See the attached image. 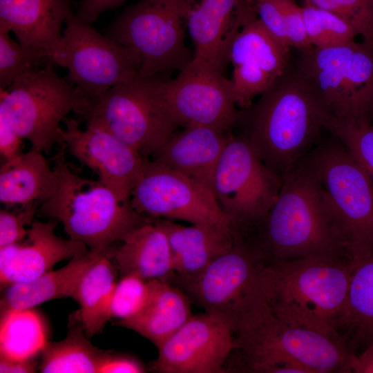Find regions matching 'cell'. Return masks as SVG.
I'll list each match as a JSON object with an SVG mask.
<instances>
[{"label":"cell","instance_id":"obj_45","mask_svg":"<svg viewBox=\"0 0 373 373\" xmlns=\"http://www.w3.org/2000/svg\"><path fill=\"white\" fill-rule=\"evenodd\" d=\"M372 122L373 123V117H372Z\"/></svg>","mask_w":373,"mask_h":373},{"label":"cell","instance_id":"obj_23","mask_svg":"<svg viewBox=\"0 0 373 373\" xmlns=\"http://www.w3.org/2000/svg\"><path fill=\"white\" fill-rule=\"evenodd\" d=\"M246 0H199L194 3L186 25L195 46L193 58L224 72L228 48L241 25L240 8Z\"/></svg>","mask_w":373,"mask_h":373},{"label":"cell","instance_id":"obj_18","mask_svg":"<svg viewBox=\"0 0 373 373\" xmlns=\"http://www.w3.org/2000/svg\"><path fill=\"white\" fill-rule=\"evenodd\" d=\"M81 120L68 117L64 119L61 135L66 149L119 198L131 200L142 173L143 157L104 129L93 126L82 129Z\"/></svg>","mask_w":373,"mask_h":373},{"label":"cell","instance_id":"obj_37","mask_svg":"<svg viewBox=\"0 0 373 373\" xmlns=\"http://www.w3.org/2000/svg\"><path fill=\"white\" fill-rule=\"evenodd\" d=\"M38 207L1 208L0 210V247L21 242L28 234L26 226L31 225Z\"/></svg>","mask_w":373,"mask_h":373},{"label":"cell","instance_id":"obj_14","mask_svg":"<svg viewBox=\"0 0 373 373\" xmlns=\"http://www.w3.org/2000/svg\"><path fill=\"white\" fill-rule=\"evenodd\" d=\"M131 202L135 211L153 218L226 229L235 227L211 189L149 157H143L142 173Z\"/></svg>","mask_w":373,"mask_h":373},{"label":"cell","instance_id":"obj_33","mask_svg":"<svg viewBox=\"0 0 373 373\" xmlns=\"http://www.w3.org/2000/svg\"><path fill=\"white\" fill-rule=\"evenodd\" d=\"M324 127L343 144L373 183V123L325 117Z\"/></svg>","mask_w":373,"mask_h":373},{"label":"cell","instance_id":"obj_6","mask_svg":"<svg viewBox=\"0 0 373 373\" xmlns=\"http://www.w3.org/2000/svg\"><path fill=\"white\" fill-rule=\"evenodd\" d=\"M347 341L285 323L271 314L235 336L231 370L256 373L350 372L355 354ZM232 351V352H233Z\"/></svg>","mask_w":373,"mask_h":373},{"label":"cell","instance_id":"obj_21","mask_svg":"<svg viewBox=\"0 0 373 373\" xmlns=\"http://www.w3.org/2000/svg\"><path fill=\"white\" fill-rule=\"evenodd\" d=\"M230 133L205 126L183 128L149 157L212 190L215 171Z\"/></svg>","mask_w":373,"mask_h":373},{"label":"cell","instance_id":"obj_19","mask_svg":"<svg viewBox=\"0 0 373 373\" xmlns=\"http://www.w3.org/2000/svg\"><path fill=\"white\" fill-rule=\"evenodd\" d=\"M57 225L55 220H34L24 242L0 247L1 288L32 280L50 271L57 263L89 251L82 242L57 236Z\"/></svg>","mask_w":373,"mask_h":373},{"label":"cell","instance_id":"obj_35","mask_svg":"<svg viewBox=\"0 0 373 373\" xmlns=\"http://www.w3.org/2000/svg\"><path fill=\"white\" fill-rule=\"evenodd\" d=\"M327 10L350 25L373 48V0H305Z\"/></svg>","mask_w":373,"mask_h":373},{"label":"cell","instance_id":"obj_43","mask_svg":"<svg viewBox=\"0 0 373 373\" xmlns=\"http://www.w3.org/2000/svg\"><path fill=\"white\" fill-rule=\"evenodd\" d=\"M33 358L12 359L0 356L1 373H32L36 372Z\"/></svg>","mask_w":373,"mask_h":373},{"label":"cell","instance_id":"obj_40","mask_svg":"<svg viewBox=\"0 0 373 373\" xmlns=\"http://www.w3.org/2000/svg\"><path fill=\"white\" fill-rule=\"evenodd\" d=\"M23 140L0 117V153L3 162L9 161L22 153Z\"/></svg>","mask_w":373,"mask_h":373},{"label":"cell","instance_id":"obj_7","mask_svg":"<svg viewBox=\"0 0 373 373\" xmlns=\"http://www.w3.org/2000/svg\"><path fill=\"white\" fill-rule=\"evenodd\" d=\"M163 81L157 75L136 76L116 85L86 99L80 119L149 157L180 128L165 101Z\"/></svg>","mask_w":373,"mask_h":373},{"label":"cell","instance_id":"obj_27","mask_svg":"<svg viewBox=\"0 0 373 373\" xmlns=\"http://www.w3.org/2000/svg\"><path fill=\"white\" fill-rule=\"evenodd\" d=\"M99 253L89 250L70 259L57 270L48 271L28 282L7 286L1 299V314L12 309L33 308L50 300L73 298L82 276Z\"/></svg>","mask_w":373,"mask_h":373},{"label":"cell","instance_id":"obj_5","mask_svg":"<svg viewBox=\"0 0 373 373\" xmlns=\"http://www.w3.org/2000/svg\"><path fill=\"white\" fill-rule=\"evenodd\" d=\"M237 229L228 251L197 277L180 285L204 312L224 321L235 336L256 327L271 314L261 280L267 260L252 236Z\"/></svg>","mask_w":373,"mask_h":373},{"label":"cell","instance_id":"obj_15","mask_svg":"<svg viewBox=\"0 0 373 373\" xmlns=\"http://www.w3.org/2000/svg\"><path fill=\"white\" fill-rule=\"evenodd\" d=\"M166 104L180 127H210L231 132L239 109L231 81L210 64L193 58L171 80L163 81Z\"/></svg>","mask_w":373,"mask_h":373},{"label":"cell","instance_id":"obj_3","mask_svg":"<svg viewBox=\"0 0 373 373\" xmlns=\"http://www.w3.org/2000/svg\"><path fill=\"white\" fill-rule=\"evenodd\" d=\"M354 266L347 257L267 262L261 280L271 314L285 323L345 339L339 327Z\"/></svg>","mask_w":373,"mask_h":373},{"label":"cell","instance_id":"obj_4","mask_svg":"<svg viewBox=\"0 0 373 373\" xmlns=\"http://www.w3.org/2000/svg\"><path fill=\"white\" fill-rule=\"evenodd\" d=\"M59 147L52 166L56 188L37 213L60 222L69 238L103 252L153 218L135 211L131 200L121 199L99 180L76 173L66 160L64 143Z\"/></svg>","mask_w":373,"mask_h":373},{"label":"cell","instance_id":"obj_36","mask_svg":"<svg viewBox=\"0 0 373 373\" xmlns=\"http://www.w3.org/2000/svg\"><path fill=\"white\" fill-rule=\"evenodd\" d=\"M150 291L149 280L128 274L116 283L109 305L110 318L129 319L145 305Z\"/></svg>","mask_w":373,"mask_h":373},{"label":"cell","instance_id":"obj_42","mask_svg":"<svg viewBox=\"0 0 373 373\" xmlns=\"http://www.w3.org/2000/svg\"><path fill=\"white\" fill-rule=\"evenodd\" d=\"M142 373L145 369L136 360L110 354L102 364L99 373Z\"/></svg>","mask_w":373,"mask_h":373},{"label":"cell","instance_id":"obj_30","mask_svg":"<svg viewBox=\"0 0 373 373\" xmlns=\"http://www.w3.org/2000/svg\"><path fill=\"white\" fill-rule=\"evenodd\" d=\"M41 354L40 372L99 373L111 352L92 345L80 325L61 341H47Z\"/></svg>","mask_w":373,"mask_h":373},{"label":"cell","instance_id":"obj_38","mask_svg":"<svg viewBox=\"0 0 373 373\" xmlns=\"http://www.w3.org/2000/svg\"><path fill=\"white\" fill-rule=\"evenodd\" d=\"M277 1L283 12L289 46H294L300 52L312 48L307 35L302 8L294 0Z\"/></svg>","mask_w":373,"mask_h":373},{"label":"cell","instance_id":"obj_9","mask_svg":"<svg viewBox=\"0 0 373 373\" xmlns=\"http://www.w3.org/2000/svg\"><path fill=\"white\" fill-rule=\"evenodd\" d=\"M85 99L52 65L29 69L1 89L0 117L31 148L49 153L61 142V123L70 113L79 115Z\"/></svg>","mask_w":373,"mask_h":373},{"label":"cell","instance_id":"obj_31","mask_svg":"<svg viewBox=\"0 0 373 373\" xmlns=\"http://www.w3.org/2000/svg\"><path fill=\"white\" fill-rule=\"evenodd\" d=\"M47 330L41 315L32 308L1 314L0 356L30 359L47 343Z\"/></svg>","mask_w":373,"mask_h":373},{"label":"cell","instance_id":"obj_39","mask_svg":"<svg viewBox=\"0 0 373 373\" xmlns=\"http://www.w3.org/2000/svg\"><path fill=\"white\" fill-rule=\"evenodd\" d=\"M254 9L267 30L285 46L289 47L283 12L278 1L255 0Z\"/></svg>","mask_w":373,"mask_h":373},{"label":"cell","instance_id":"obj_12","mask_svg":"<svg viewBox=\"0 0 373 373\" xmlns=\"http://www.w3.org/2000/svg\"><path fill=\"white\" fill-rule=\"evenodd\" d=\"M65 22L51 59L67 69V80L85 99L95 98L137 76L141 61L134 50L102 35L73 11Z\"/></svg>","mask_w":373,"mask_h":373},{"label":"cell","instance_id":"obj_26","mask_svg":"<svg viewBox=\"0 0 373 373\" xmlns=\"http://www.w3.org/2000/svg\"><path fill=\"white\" fill-rule=\"evenodd\" d=\"M57 178L43 152L30 148L1 164L0 201L6 207L39 206L54 193Z\"/></svg>","mask_w":373,"mask_h":373},{"label":"cell","instance_id":"obj_16","mask_svg":"<svg viewBox=\"0 0 373 373\" xmlns=\"http://www.w3.org/2000/svg\"><path fill=\"white\" fill-rule=\"evenodd\" d=\"M254 12V8L246 6L228 48L233 96L240 109L248 107L288 67L289 47L270 33Z\"/></svg>","mask_w":373,"mask_h":373},{"label":"cell","instance_id":"obj_10","mask_svg":"<svg viewBox=\"0 0 373 373\" xmlns=\"http://www.w3.org/2000/svg\"><path fill=\"white\" fill-rule=\"evenodd\" d=\"M327 194L349 256L373 252V183L336 138L316 144L307 155Z\"/></svg>","mask_w":373,"mask_h":373},{"label":"cell","instance_id":"obj_32","mask_svg":"<svg viewBox=\"0 0 373 373\" xmlns=\"http://www.w3.org/2000/svg\"><path fill=\"white\" fill-rule=\"evenodd\" d=\"M302 12L308 39L314 47L347 44L358 35L350 25L327 10L306 3Z\"/></svg>","mask_w":373,"mask_h":373},{"label":"cell","instance_id":"obj_24","mask_svg":"<svg viewBox=\"0 0 373 373\" xmlns=\"http://www.w3.org/2000/svg\"><path fill=\"white\" fill-rule=\"evenodd\" d=\"M113 260L122 276L136 275L145 280L171 281L174 276L169 240L158 218H153L127 233Z\"/></svg>","mask_w":373,"mask_h":373},{"label":"cell","instance_id":"obj_2","mask_svg":"<svg viewBox=\"0 0 373 373\" xmlns=\"http://www.w3.org/2000/svg\"><path fill=\"white\" fill-rule=\"evenodd\" d=\"M252 236L266 260L347 257L327 194L305 156L283 177L279 194Z\"/></svg>","mask_w":373,"mask_h":373},{"label":"cell","instance_id":"obj_29","mask_svg":"<svg viewBox=\"0 0 373 373\" xmlns=\"http://www.w3.org/2000/svg\"><path fill=\"white\" fill-rule=\"evenodd\" d=\"M353 262L339 333L354 349L365 348L373 343V252Z\"/></svg>","mask_w":373,"mask_h":373},{"label":"cell","instance_id":"obj_20","mask_svg":"<svg viewBox=\"0 0 373 373\" xmlns=\"http://www.w3.org/2000/svg\"><path fill=\"white\" fill-rule=\"evenodd\" d=\"M71 11L68 0H0V30L12 32L21 44L52 61Z\"/></svg>","mask_w":373,"mask_h":373},{"label":"cell","instance_id":"obj_13","mask_svg":"<svg viewBox=\"0 0 373 373\" xmlns=\"http://www.w3.org/2000/svg\"><path fill=\"white\" fill-rule=\"evenodd\" d=\"M283 178L271 170L248 142L231 132L212 184L218 202L238 227L258 225L276 200Z\"/></svg>","mask_w":373,"mask_h":373},{"label":"cell","instance_id":"obj_34","mask_svg":"<svg viewBox=\"0 0 373 373\" xmlns=\"http://www.w3.org/2000/svg\"><path fill=\"white\" fill-rule=\"evenodd\" d=\"M53 64L41 52L13 40L0 30V88L6 89L23 73L44 64Z\"/></svg>","mask_w":373,"mask_h":373},{"label":"cell","instance_id":"obj_17","mask_svg":"<svg viewBox=\"0 0 373 373\" xmlns=\"http://www.w3.org/2000/svg\"><path fill=\"white\" fill-rule=\"evenodd\" d=\"M235 347L231 329L204 312L192 316L157 349L150 365L160 373H222Z\"/></svg>","mask_w":373,"mask_h":373},{"label":"cell","instance_id":"obj_1","mask_svg":"<svg viewBox=\"0 0 373 373\" xmlns=\"http://www.w3.org/2000/svg\"><path fill=\"white\" fill-rule=\"evenodd\" d=\"M325 116L305 78L287 67L256 102L239 109L231 132L283 178L316 145Z\"/></svg>","mask_w":373,"mask_h":373},{"label":"cell","instance_id":"obj_25","mask_svg":"<svg viewBox=\"0 0 373 373\" xmlns=\"http://www.w3.org/2000/svg\"><path fill=\"white\" fill-rule=\"evenodd\" d=\"M149 283V296L144 307L117 324L140 334L158 348L192 316L190 298L168 280Z\"/></svg>","mask_w":373,"mask_h":373},{"label":"cell","instance_id":"obj_22","mask_svg":"<svg viewBox=\"0 0 373 373\" xmlns=\"http://www.w3.org/2000/svg\"><path fill=\"white\" fill-rule=\"evenodd\" d=\"M171 248L174 276L179 285L197 277L216 258L233 246L237 227L226 229L208 224L186 227L173 220L158 218Z\"/></svg>","mask_w":373,"mask_h":373},{"label":"cell","instance_id":"obj_8","mask_svg":"<svg viewBox=\"0 0 373 373\" xmlns=\"http://www.w3.org/2000/svg\"><path fill=\"white\" fill-rule=\"evenodd\" d=\"M296 69L312 88L326 116L341 121L373 117V48L355 41L301 51Z\"/></svg>","mask_w":373,"mask_h":373},{"label":"cell","instance_id":"obj_11","mask_svg":"<svg viewBox=\"0 0 373 373\" xmlns=\"http://www.w3.org/2000/svg\"><path fill=\"white\" fill-rule=\"evenodd\" d=\"M195 0H142L128 7L107 28V36L134 50L141 65L137 77L181 71L192 61L184 41Z\"/></svg>","mask_w":373,"mask_h":373},{"label":"cell","instance_id":"obj_28","mask_svg":"<svg viewBox=\"0 0 373 373\" xmlns=\"http://www.w3.org/2000/svg\"><path fill=\"white\" fill-rule=\"evenodd\" d=\"M113 248L98 254L82 276L73 298L79 305V320L86 336L97 334L111 320L109 305L116 285Z\"/></svg>","mask_w":373,"mask_h":373},{"label":"cell","instance_id":"obj_44","mask_svg":"<svg viewBox=\"0 0 373 373\" xmlns=\"http://www.w3.org/2000/svg\"><path fill=\"white\" fill-rule=\"evenodd\" d=\"M350 372L373 373V343L361 354H355L350 362Z\"/></svg>","mask_w":373,"mask_h":373},{"label":"cell","instance_id":"obj_41","mask_svg":"<svg viewBox=\"0 0 373 373\" xmlns=\"http://www.w3.org/2000/svg\"><path fill=\"white\" fill-rule=\"evenodd\" d=\"M125 0H82L77 17L82 21L90 23L101 14L122 4Z\"/></svg>","mask_w":373,"mask_h":373}]
</instances>
